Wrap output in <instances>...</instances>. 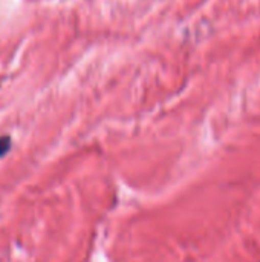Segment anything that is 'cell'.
<instances>
[{
    "mask_svg": "<svg viewBox=\"0 0 260 262\" xmlns=\"http://www.w3.org/2000/svg\"><path fill=\"white\" fill-rule=\"evenodd\" d=\"M11 149V138L9 137H0V157L8 154Z\"/></svg>",
    "mask_w": 260,
    "mask_h": 262,
    "instance_id": "obj_1",
    "label": "cell"
}]
</instances>
